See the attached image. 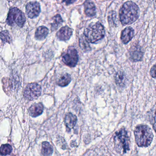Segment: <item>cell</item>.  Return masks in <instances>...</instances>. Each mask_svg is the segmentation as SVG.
Here are the masks:
<instances>
[{
  "label": "cell",
  "mask_w": 156,
  "mask_h": 156,
  "mask_svg": "<svg viewBox=\"0 0 156 156\" xmlns=\"http://www.w3.org/2000/svg\"><path fill=\"white\" fill-rule=\"evenodd\" d=\"M115 80L117 85L122 87L124 86L125 81V77L124 74L121 71L117 72L115 74Z\"/></svg>",
  "instance_id": "19"
},
{
  "label": "cell",
  "mask_w": 156,
  "mask_h": 156,
  "mask_svg": "<svg viewBox=\"0 0 156 156\" xmlns=\"http://www.w3.org/2000/svg\"><path fill=\"white\" fill-rule=\"evenodd\" d=\"M71 80V76L69 74H63L59 78L57 82V83L59 86L64 87L68 85Z\"/></svg>",
  "instance_id": "17"
},
{
  "label": "cell",
  "mask_w": 156,
  "mask_h": 156,
  "mask_svg": "<svg viewBox=\"0 0 156 156\" xmlns=\"http://www.w3.org/2000/svg\"><path fill=\"white\" fill-rule=\"evenodd\" d=\"M134 35V30L131 27H128L123 30L121 34V40L123 44H127L132 39Z\"/></svg>",
  "instance_id": "10"
},
{
  "label": "cell",
  "mask_w": 156,
  "mask_h": 156,
  "mask_svg": "<svg viewBox=\"0 0 156 156\" xmlns=\"http://www.w3.org/2000/svg\"><path fill=\"white\" fill-rule=\"evenodd\" d=\"M49 30L45 26H41L37 29L35 32L36 38L38 40H43L46 37L48 34Z\"/></svg>",
  "instance_id": "15"
},
{
  "label": "cell",
  "mask_w": 156,
  "mask_h": 156,
  "mask_svg": "<svg viewBox=\"0 0 156 156\" xmlns=\"http://www.w3.org/2000/svg\"><path fill=\"white\" fill-rule=\"evenodd\" d=\"M155 70L156 67L154 65V66H153V67L151 69V71H150V74H151V76L154 78H156Z\"/></svg>",
  "instance_id": "23"
},
{
  "label": "cell",
  "mask_w": 156,
  "mask_h": 156,
  "mask_svg": "<svg viewBox=\"0 0 156 156\" xmlns=\"http://www.w3.org/2000/svg\"><path fill=\"white\" fill-rule=\"evenodd\" d=\"M85 14L88 16L92 17L96 14V6L94 3L90 0H86L84 3Z\"/></svg>",
  "instance_id": "11"
},
{
  "label": "cell",
  "mask_w": 156,
  "mask_h": 156,
  "mask_svg": "<svg viewBox=\"0 0 156 156\" xmlns=\"http://www.w3.org/2000/svg\"><path fill=\"white\" fill-rule=\"evenodd\" d=\"M63 63L70 67L76 66L78 61V55L77 50L73 48H69L62 56Z\"/></svg>",
  "instance_id": "7"
},
{
  "label": "cell",
  "mask_w": 156,
  "mask_h": 156,
  "mask_svg": "<svg viewBox=\"0 0 156 156\" xmlns=\"http://www.w3.org/2000/svg\"><path fill=\"white\" fill-rule=\"evenodd\" d=\"M41 93V88L38 83H34L28 84L25 89L24 96L28 101H33L37 99Z\"/></svg>",
  "instance_id": "6"
},
{
  "label": "cell",
  "mask_w": 156,
  "mask_h": 156,
  "mask_svg": "<svg viewBox=\"0 0 156 156\" xmlns=\"http://www.w3.org/2000/svg\"><path fill=\"white\" fill-rule=\"evenodd\" d=\"M72 30L67 26L61 27L57 33V37L60 41H67L71 37Z\"/></svg>",
  "instance_id": "9"
},
{
  "label": "cell",
  "mask_w": 156,
  "mask_h": 156,
  "mask_svg": "<svg viewBox=\"0 0 156 156\" xmlns=\"http://www.w3.org/2000/svg\"><path fill=\"white\" fill-rule=\"evenodd\" d=\"M44 111V106L41 103L32 105L29 109L30 115L33 117H37L42 114Z\"/></svg>",
  "instance_id": "12"
},
{
  "label": "cell",
  "mask_w": 156,
  "mask_h": 156,
  "mask_svg": "<svg viewBox=\"0 0 156 156\" xmlns=\"http://www.w3.org/2000/svg\"><path fill=\"white\" fill-rule=\"evenodd\" d=\"M77 0H62L64 2H65L67 5H68L71 4L75 2Z\"/></svg>",
  "instance_id": "24"
},
{
  "label": "cell",
  "mask_w": 156,
  "mask_h": 156,
  "mask_svg": "<svg viewBox=\"0 0 156 156\" xmlns=\"http://www.w3.org/2000/svg\"><path fill=\"white\" fill-rule=\"evenodd\" d=\"M53 153L52 146L47 142H44L42 144L41 155L42 156H51Z\"/></svg>",
  "instance_id": "16"
},
{
  "label": "cell",
  "mask_w": 156,
  "mask_h": 156,
  "mask_svg": "<svg viewBox=\"0 0 156 156\" xmlns=\"http://www.w3.org/2000/svg\"><path fill=\"white\" fill-rule=\"evenodd\" d=\"M0 38L4 43H8L10 44L12 42V37L9 32L6 30L2 31L0 33Z\"/></svg>",
  "instance_id": "21"
},
{
  "label": "cell",
  "mask_w": 156,
  "mask_h": 156,
  "mask_svg": "<svg viewBox=\"0 0 156 156\" xmlns=\"http://www.w3.org/2000/svg\"><path fill=\"white\" fill-rule=\"evenodd\" d=\"M105 29L101 23L97 22L92 23L84 31V36L88 42L94 43L100 41L105 36Z\"/></svg>",
  "instance_id": "3"
},
{
  "label": "cell",
  "mask_w": 156,
  "mask_h": 156,
  "mask_svg": "<svg viewBox=\"0 0 156 156\" xmlns=\"http://www.w3.org/2000/svg\"><path fill=\"white\" fill-rule=\"evenodd\" d=\"M114 140L115 150L120 154H124L130 150V139L127 131L124 128L115 133Z\"/></svg>",
  "instance_id": "4"
},
{
  "label": "cell",
  "mask_w": 156,
  "mask_h": 156,
  "mask_svg": "<svg viewBox=\"0 0 156 156\" xmlns=\"http://www.w3.org/2000/svg\"><path fill=\"white\" fill-rule=\"evenodd\" d=\"M77 117L71 113L67 114L65 118V124L67 129L71 130L76 125L77 122Z\"/></svg>",
  "instance_id": "13"
},
{
  "label": "cell",
  "mask_w": 156,
  "mask_h": 156,
  "mask_svg": "<svg viewBox=\"0 0 156 156\" xmlns=\"http://www.w3.org/2000/svg\"><path fill=\"white\" fill-rule=\"evenodd\" d=\"M88 41L86 40L84 36L82 37L80 39V44L82 49H85L87 50V49H89V46L88 43Z\"/></svg>",
  "instance_id": "22"
},
{
  "label": "cell",
  "mask_w": 156,
  "mask_h": 156,
  "mask_svg": "<svg viewBox=\"0 0 156 156\" xmlns=\"http://www.w3.org/2000/svg\"><path fill=\"white\" fill-rule=\"evenodd\" d=\"M13 148L12 146L8 144H3L0 147V154L2 156L9 155L12 153Z\"/></svg>",
  "instance_id": "20"
},
{
  "label": "cell",
  "mask_w": 156,
  "mask_h": 156,
  "mask_svg": "<svg viewBox=\"0 0 156 156\" xmlns=\"http://www.w3.org/2000/svg\"><path fill=\"white\" fill-rule=\"evenodd\" d=\"M26 14L28 17L34 18L39 15L40 12V6L39 3L37 2H31L27 5Z\"/></svg>",
  "instance_id": "8"
},
{
  "label": "cell",
  "mask_w": 156,
  "mask_h": 156,
  "mask_svg": "<svg viewBox=\"0 0 156 156\" xmlns=\"http://www.w3.org/2000/svg\"><path fill=\"white\" fill-rule=\"evenodd\" d=\"M136 142L139 147H147L150 145L154 138L151 128L147 125L138 126L134 131Z\"/></svg>",
  "instance_id": "2"
},
{
  "label": "cell",
  "mask_w": 156,
  "mask_h": 156,
  "mask_svg": "<svg viewBox=\"0 0 156 156\" xmlns=\"http://www.w3.org/2000/svg\"><path fill=\"white\" fill-rule=\"evenodd\" d=\"M143 53L141 49L137 47H134L131 49L130 56L134 61H140L143 58Z\"/></svg>",
  "instance_id": "14"
},
{
  "label": "cell",
  "mask_w": 156,
  "mask_h": 156,
  "mask_svg": "<svg viewBox=\"0 0 156 156\" xmlns=\"http://www.w3.org/2000/svg\"><path fill=\"white\" fill-rule=\"evenodd\" d=\"M140 9L138 5L132 1L125 2L119 12V16L123 25H127L135 22L139 18Z\"/></svg>",
  "instance_id": "1"
},
{
  "label": "cell",
  "mask_w": 156,
  "mask_h": 156,
  "mask_svg": "<svg viewBox=\"0 0 156 156\" xmlns=\"http://www.w3.org/2000/svg\"><path fill=\"white\" fill-rule=\"evenodd\" d=\"M53 23L51 24V30L52 31L56 30L63 23V21L60 15L57 14L53 18Z\"/></svg>",
  "instance_id": "18"
},
{
  "label": "cell",
  "mask_w": 156,
  "mask_h": 156,
  "mask_svg": "<svg viewBox=\"0 0 156 156\" xmlns=\"http://www.w3.org/2000/svg\"><path fill=\"white\" fill-rule=\"evenodd\" d=\"M26 18L24 13L17 8L10 9L8 14L6 22L11 26L22 27L25 23Z\"/></svg>",
  "instance_id": "5"
}]
</instances>
